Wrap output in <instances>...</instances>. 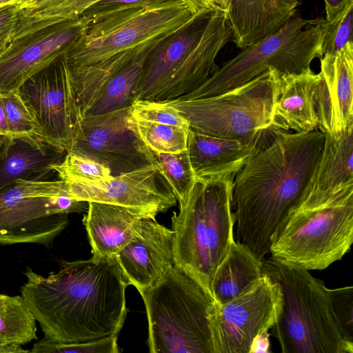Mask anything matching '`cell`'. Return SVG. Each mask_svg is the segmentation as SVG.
Here are the masks:
<instances>
[{
	"label": "cell",
	"instance_id": "7c38bea8",
	"mask_svg": "<svg viewBox=\"0 0 353 353\" xmlns=\"http://www.w3.org/2000/svg\"><path fill=\"white\" fill-rule=\"evenodd\" d=\"M130 107L81 117L70 151L103 164L113 176L151 164L148 148L132 123Z\"/></svg>",
	"mask_w": 353,
	"mask_h": 353
},
{
	"label": "cell",
	"instance_id": "f546056e",
	"mask_svg": "<svg viewBox=\"0 0 353 353\" xmlns=\"http://www.w3.org/2000/svg\"><path fill=\"white\" fill-rule=\"evenodd\" d=\"M131 117L139 137L151 150L168 154H177L187 150L190 129L137 120Z\"/></svg>",
	"mask_w": 353,
	"mask_h": 353
},
{
	"label": "cell",
	"instance_id": "7bdbcfd3",
	"mask_svg": "<svg viewBox=\"0 0 353 353\" xmlns=\"http://www.w3.org/2000/svg\"><path fill=\"white\" fill-rule=\"evenodd\" d=\"M12 136L8 125L3 104L0 98V137Z\"/></svg>",
	"mask_w": 353,
	"mask_h": 353
},
{
	"label": "cell",
	"instance_id": "7402d4cb",
	"mask_svg": "<svg viewBox=\"0 0 353 353\" xmlns=\"http://www.w3.org/2000/svg\"><path fill=\"white\" fill-rule=\"evenodd\" d=\"M320 73L309 68L301 73L281 75L272 125L281 131L309 132L318 130L315 94Z\"/></svg>",
	"mask_w": 353,
	"mask_h": 353
},
{
	"label": "cell",
	"instance_id": "7a4b0ae2",
	"mask_svg": "<svg viewBox=\"0 0 353 353\" xmlns=\"http://www.w3.org/2000/svg\"><path fill=\"white\" fill-rule=\"evenodd\" d=\"M324 142L319 130L279 132L236 174L232 202L237 241L261 261L279 226L307 194Z\"/></svg>",
	"mask_w": 353,
	"mask_h": 353
},
{
	"label": "cell",
	"instance_id": "836d02e7",
	"mask_svg": "<svg viewBox=\"0 0 353 353\" xmlns=\"http://www.w3.org/2000/svg\"><path fill=\"white\" fill-rule=\"evenodd\" d=\"M118 335L83 342L60 343L43 338L34 343L33 353H118Z\"/></svg>",
	"mask_w": 353,
	"mask_h": 353
},
{
	"label": "cell",
	"instance_id": "ac0fdd59",
	"mask_svg": "<svg viewBox=\"0 0 353 353\" xmlns=\"http://www.w3.org/2000/svg\"><path fill=\"white\" fill-rule=\"evenodd\" d=\"M203 183L196 181L187 201L172 216L174 263L192 275L213 298L203 210Z\"/></svg>",
	"mask_w": 353,
	"mask_h": 353
},
{
	"label": "cell",
	"instance_id": "30bf717a",
	"mask_svg": "<svg viewBox=\"0 0 353 353\" xmlns=\"http://www.w3.org/2000/svg\"><path fill=\"white\" fill-rule=\"evenodd\" d=\"M282 306L279 284L268 275L248 290L210 314L213 353H251L255 341L268 332Z\"/></svg>",
	"mask_w": 353,
	"mask_h": 353
},
{
	"label": "cell",
	"instance_id": "277c9868",
	"mask_svg": "<svg viewBox=\"0 0 353 353\" xmlns=\"http://www.w3.org/2000/svg\"><path fill=\"white\" fill-rule=\"evenodd\" d=\"M148 321L152 353H213L210 314L213 298L188 272L172 266L139 292Z\"/></svg>",
	"mask_w": 353,
	"mask_h": 353
},
{
	"label": "cell",
	"instance_id": "52a82bcc",
	"mask_svg": "<svg viewBox=\"0 0 353 353\" xmlns=\"http://www.w3.org/2000/svg\"><path fill=\"white\" fill-rule=\"evenodd\" d=\"M325 19H305L295 14L279 30L243 48L201 86L176 99L214 96L241 85L270 69L281 75L301 73L321 58Z\"/></svg>",
	"mask_w": 353,
	"mask_h": 353
},
{
	"label": "cell",
	"instance_id": "d4e9b609",
	"mask_svg": "<svg viewBox=\"0 0 353 353\" xmlns=\"http://www.w3.org/2000/svg\"><path fill=\"white\" fill-rule=\"evenodd\" d=\"M234 179L203 183V210L212 278L234 242Z\"/></svg>",
	"mask_w": 353,
	"mask_h": 353
},
{
	"label": "cell",
	"instance_id": "484cf974",
	"mask_svg": "<svg viewBox=\"0 0 353 353\" xmlns=\"http://www.w3.org/2000/svg\"><path fill=\"white\" fill-rule=\"evenodd\" d=\"M263 274V261L247 245L234 241L212 278L214 303L233 300L251 288Z\"/></svg>",
	"mask_w": 353,
	"mask_h": 353
},
{
	"label": "cell",
	"instance_id": "f35d334b",
	"mask_svg": "<svg viewBox=\"0 0 353 353\" xmlns=\"http://www.w3.org/2000/svg\"><path fill=\"white\" fill-rule=\"evenodd\" d=\"M20 17L19 4L0 7V55L13 39Z\"/></svg>",
	"mask_w": 353,
	"mask_h": 353
},
{
	"label": "cell",
	"instance_id": "603a6c76",
	"mask_svg": "<svg viewBox=\"0 0 353 353\" xmlns=\"http://www.w3.org/2000/svg\"><path fill=\"white\" fill-rule=\"evenodd\" d=\"M64 153L36 138L0 137V187L18 179L43 180Z\"/></svg>",
	"mask_w": 353,
	"mask_h": 353
},
{
	"label": "cell",
	"instance_id": "4dcf8cb0",
	"mask_svg": "<svg viewBox=\"0 0 353 353\" xmlns=\"http://www.w3.org/2000/svg\"><path fill=\"white\" fill-rule=\"evenodd\" d=\"M52 168L65 182L101 181L113 176L111 170L103 164L71 151L66 152L63 159Z\"/></svg>",
	"mask_w": 353,
	"mask_h": 353
},
{
	"label": "cell",
	"instance_id": "e0dca14e",
	"mask_svg": "<svg viewBox=\"0 0 353 353\" xmlns=\"http://www.w3.org/2000/svg\"><path fill=\"white\" fill-rule=\"evenodd\" d=\"M115 256L128 284L139 292L175 265L173 232L156 219H143L132 239Z\"/></svg>",
	"mask_w": 353,
	"mask_h": 353
},
{
	"label": "cell",
	"instance_id": "83f0119b",
	"mask_svg": "<svg viewBox=\"0 0 353 353\" xmlns=\"http://www.w3.org/2000/svg\"><path fill=\"white\" fill-rule=\"evenodd\" d=\"M36 320L21 296L0 294V349L37 339Z\"/></svg>",
	"mask_w": 353,
	"mask_h": 353
},
{
	"label": "cell",
	"instance_id": "4fadbf2b",
	"mask_svg": "<svg viewBox=\"0 0 353 353\" xmlns=\"http://www.w3.org/2000/svg\"><path fill=\"white\" fill-rule=\"evenodd\" d=\"M88 24L79 16L13 38L0 55V92L17 90L28 78L64 54Z\"/></svg>",
	"mask_w": 353,
	"mask_h": 353
},
{
	"label": "cell",
	"instance_id": "9a60e30c",
	"mask_svg": "<svg viewBox=\"0 0 353 353\" xmlns=\"http://www.w3.org/2000/svg\"><path fill=\"white\" fill-rule=\"evenodd\" d=\"M213 11L207 8L201 9L152 48L143 64L135 100H168L178 74L201 40Z\"/></svg>",
	"mask_w": 353,
	"mask_h": 353
},
{
	"label": "cell",
	"instance_id": "ab89813d",
	"mask_svg": "<svg viewBox=\"0 0 353 353\" xmlns=\"http://www.w3.org/2000/svg\"><path fill=\"white\" fill-rule=\"evenodd\" d=\"M325 8V21L335 19L353 0H323Z\"/></svg>",
	"mask_w": 353,
	"mask_h": 353
},
{
	"label": "cell",
	"instance_id": "44dd1931",
	"mask_svg": "<svg viewBox=\"0 0 353 353\" xmlns=\"http://www.w3.org/2000/svg\"><path fill=\"white\" fill-rule=\"evenodd\" d=\"M303 0H233L228 21L236 47L244 48L272 34L295 14Z\"/></svg>",
	"mask_w": 353,
	"mask_h": 353
},
{
	"label": "cell",
	"instance_id": "74e56055",
	"mask_svg": "<svg viewBox=\"0 0 353 353\" xmlns=\"http://www.w3.org/2000/svg\"><path fill=\"white\" fill-rule=\"evenodd\" d=\"M167 1L169 0H99L86 8L80 16L89 23L121 11L143 8Z\"/></svg>",
	"mask_w": 353,
	"mask_h": 353
},
{
	"label": "cell",
	"instance_id": "9c48e42d",
	"mask_svg": "<svg viewBox=\"0 0 353 353\" xmlns=\"http://www.w3.org/2000/svg\"><path fill=\"white\" fill-rule=\"evenodd\" d=\"M85 203L62 180L9 182L0 187V244L49 245L68 225V214L83 211Z\"/></svg>",
	"mask_w": 353,
	"mask_h": 353
},
{
	"label": "cell",
	"instance_id": "d6986e66",
	"mask_svg": "<svg viewBox=\"0 0 353 353\" xmlns=\"http://www.w3.org/2000/svg\"><path fill=\"white\" fill-rule=\"evenodd\" d=\"M261 148L254 143L210 136L190 128L188 136L189 160L196 181L201 183L234 179Z\"/></svg>",
	"mask_w": 353,
	"mask_h": 353
},
{
	"label": "cell",
	"instance_id": "d590c367",
	"mask_svg": "<svg viewBox=\"0 0 353 353\" xmlns=\"http://www.w3.org/2000/svg\"><path fill=\"white\" fill-rule=\"evenodd\" d=\"M98 1L99 0H66L57 5L32 9L30 12V19L35 28H43L78 17L86 8Z\"/></svg>",
	"mask_w": 353,
	"mask_h": 353
},
{
	"label": "cell",
	"instance_id": "4316f807",
	"mask_svg": "<svg viewBox=\"0 0 353 353\" xmlns=\"http://www.w3.org/2000/svg\"><path fill=\"white\" fill-rule=\"evenodd\" d=\"M166 35L145 48L115 73L105 83L84 116L110 112L131 106L135 100V92L145 59L152 48Z\"/></svg>",
	"mask_w": 353,
	"mask_h": 353
},
{
	"label": "cell",
	"instance_id": "8d00e7d4",
	"mask_svg": "<svg viewBox=\"0 0 353 353\" xmlns=\"http://www.w3.org/2000/svg\"><path fill=\"white\" fill-rule=\"evenodd\" d=\"M338 327L345 340L353 343V287L327 289Z\"/></svg>",
	"mask_w": 353,
	"mask_h": 353
},
{
	"label": "cell",
	"instance_id": "b9f144b4",
	"mask_svg": "<svg viewBox=\"0 0 353 353\" xmlns=\"http://www.w3.org/2000/svg\"><path fill=\"white\" fill-rule=\"evenodd\" d=\"M203 5L213 10L228 13L233 0H199Z\"/></svg>",
	"mask_w": 353,
	"mask_h": 353
},
{
	"label": "cell",
	"instance_id": "ffe728a7",
	"mask_svg": "<svg viewBox=\"0 0 353 353\" xmlns=\"http://www.w3.org/2000/svg\"><path fill=\"white\" fill-rule=\"evenodd\" d=\"M83 219L92 256H112L133 237L141 221L156 216L131 208L90 201Z\"/></svg>",
	"mask_w": 353,
	"mask_h": 353
},
{
	"label": "cell",
	"instance_id": "60d3db41",
	"mask_svg": "<svg viewBox=\"0 0 353 353\" xmlns=\"http://www.w3.org/2000/svg\"><path fill=\"white\" fill-rule=\"evenodd\" d=\"M66 0H26L19 4L21 9L41 8L62 3Z\"/></svg>",
	"mask_w": 353,
	"mask_h": 353
},
{
	"label": "cell",
	"instance_id": "6da1fadb",
	"mask_svg": "<svg viewBox=\"0 0 353 353\" xmlns=\"http://www.w3.org/2000/svg\"><path fill=\"white\" fill-rule=\"evenodd\" d=\"M21 296L44 338L83 342L118 335L129 285L116 256L65 261L47 276L27 267Z\"/></svg>",
	"mask_w": 353,
	"mask_h": 353
},
{
	"label": "cell",
	"instance_id": "2e32d148",
	"mask_svg": "<svg viewBox=\"0 0 353 353\" xmlns=\"http://www.w3.org/2000/svg\"><path fill=\"white\" fill-rule=\"evenodd\" d=\"M320 61L315 94L318 130L339 137L353 128V42Z\"/></svg>",
	"mask_w": 353,
	"mask_h": 353
},
{
	"label": "cell",
	"instance_id": "f1b7e54d",
	"mask_svg": "<svg viewBox=\"0 0 353 353\" xmlns=\"http://www.w3.org/2000/svg\"><path fill=\"white\" fill-rule=\"evenodd\" d=\"M148 156L168 183L179 205L184 204L196 181L187 150L168 154L156 152L148 148Z\"/></svg>",
	"mask_w": 353,
	"mask_h": 353
},
{
	"label": "cell",
	"instance_id": "1f68e13d",
	"mask_svg": "<svg viewBox=\"0 0 353 353\" xmlns=\"http://www.w3.org/2000/svg\"><path fill=\"white\" fill-rule=\"evenodd\" d=\"M0 98L13 137L36 138L46 142L41 127L17 90L0 92Z\"/></svg>",
	"mask_w": 353,
	"mask_h": 353
},
{
	"label": "cell",
	"instance_id": "f6af8a7d",
	"mask_svg": "<svg viewBox=\"0 0 353 353\" xmlns=\"http://www.w3.org/2000/svg\"><path fill=\"white\" fill-rule=\"evenodd\" d=\"M194 1H196V3H199V4L202 5V6H205V7H207V6H205V5H203V3H201L199 0H194ZM207 8H208V7H207ZM211 10H212V9H211Z\"/></svg>",
	"mask_w": 353,
	"mask_h": 353
},
{
	"label": "cell",
	"instance_id": "5b68a950",
	"mask_svg": "<svg viewBox=\"0 0 353 353\" xmlns=\"http://www.w3.org/2000/svg\"><path fill=\"white\" fill-rule=\"evenodd\" d=\"M353 243V185L314 204L292 209L274 234V259L307 270L341 260Z\"/></svg>",
	"mask_w": 353,
	"mask_h": 353
},
{
	"label": "cell",
	"instance_id": "e575fe53",
	"mask_svg": "<svg viewBox=\"0 0 353 353\" xmlns=\"http://www.w3.org/2000/svg\"><path fill=\"white\" fill-rule=\"evenodd\" d=\"M353 1L333 21H326L321 43L322 55H333L352 41Z\"/></svg>",
	"mask_w": 353,
	"mask_h": 353
},
{
	"label": "cell",
	"instance_id": "ee69618b",
	"mask_svg": "<svg viewBox=\"0 0 353 353\" xmlns=\"http://www.w3.org/2000/svg\"><path fill=\"white\" fill-rule=\"evenodd\" d=\"M26 0H0V7L8 4H20Z\"/></svg>",
	"mask_w": 353,
	"mask_h": 353
},
{
	"label": "cell",
	"instance_id": "8992f818",
	"mask_svg": "<svg viewBox=\"0 0 353 353\" xmlns=\"http://www.w3.org/2000/svg\"><path fill=\"white\" fill-rule=\"evenodd\" d=\"M281 74L270 69L221 94L192 100L163 101L187 119L190 128L223 139L267 145L281 132L272 125Z\"/></svg>",
	"mask_w": 353,
	"mask_h": 353
},
{
	"label": "cell",
	"instance_id": "5bb4252c",
	"mask_svg": "<svg viewBox=\"0 0 353 353\" xmlns=\"http://www.w3.org/2000/svg\"><path fill=\"white\" fill-rule=\"evenodd\" d=\"M72 196L137 209L156 216L176 205V199L154 164L101 181L67 182Z\"/></svg>",
	"mask_w": 353,
	"mask_h": 353
},
{
	"label": "cell",
	"instance_id": "cb8c5ba5",
	"mask_svg": "<svg viewBox=\"0 0 353 353\" xmlns=\"http://www.w3.org/2000/svg\"><path fill=\"white\" fill-rule=\"evenodd\" d=\"M353 185V128L339 137L325 134L322 154L312 182L301 203L314 204Z\"/></svg>",
	"mask_w": 353,
	"mask_h": 353
},
{
	"label": "cell",
	"instance_id": "ba28073f",
	"mask_svg": "<svg viewBox=\"0 0 353 353\" xmlns=\"http://www.w3.org/2000/svg\"><path fill=\"white\" fill-rule=\"evenodd\" d=\"M204 8L194 0H169L90 22L65 52L67 65L89 66L139 46L174 31Z\"/></svg>",
	"mask_w": 353,
	"mask_h": 353
},
{
	"label": "cell",
	"instance_id": "d6a6232c",
	"mask_svg": "<svg viewBox=\"0 0 353 353\" xmlns=\"http://www.w3.org/2000/svg\"><path fill=\"white\" fill-rule=\"evenodd\" d=\"M130 114L137 120L190 129L183 114L163 101L137 99L131 105Z\"/></svg>",
	"mask_w": 353,
	"mask_h": 353
},
{
	"label": "cell",
	"instance_id": "3957f363",
	"mask_svg": "<svg viewBox=\"0 0 353 353\" xmlns=\"http://www.w3.org/2000/svg\"><path fill=\"white\" fill-rule=\"evenodd\" d=\"M263 274L276 282L282 293L281 310L271 330L283 353H353L323 281L272 256L263 261Z\"/></svg>",
	"mask_w": 353,
	"mask_h": 353
},
{
	"label": "cell",
	"instance_id": "8fae6325",
	"mask_svg": "<svg viewBox=\"0 0 353 353\" xmlns=\"http://www.w3.org/2000/svg\"><path fill=\"white\" fill-rule=\"evenodd\" d=\"M64 54L28 78L17 91L46 143L68 152L81 113Z\"/></svg>",
	"mask_w": 353,
	"mask_h": 353
}]
</instances>
